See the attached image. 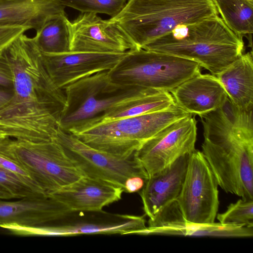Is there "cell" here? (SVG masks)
Listing matches in <instances>:
<instances>
[{
    "instance_id": "1",
    "label": "cell",
    "mask_w": 253,
    "mask_h": 253,
    "mask_svg": "<svg viewBox=\"0 0 253 253\" xmlns=\"http://www.w3.org/2000/svg\"><path fill=\"white\" fill-rule=\"evenodd\" d=\"M202 152L226 193L253 200V109L243 110L226 99L219 108L199 116Z\"/></svg>"
},
{
    "instance_id": "2",
    "label": "cell",
    "mask_w": 253,
    "mask_h": 253,
    "mask_svg": "<svg viewBox=\"0 0 253 253\" xmlns=\"http://www.w3.org/2000/svg\"><path fill=\"white\" fill-rule=\"evenodd\" d=\"M142 48L194 61L216 76L244 53V42L216 15L179 25Z\"/></svg>"
},
{
    "instance_id": "3",
    "label": "cell",
    "mask_w": 253,
    "mask_h": 253,
    "mask_svg": "<svg viewBox=\"0 0 253 253\" xmlns=\"http://www.w3.org/2000/svg\"><path fill=\"white\" fill-rule=\"evenodd\" d=\"M6 53L13 75L10 108L32 118L53 112L60 114L65 105L64 90L54 82L34 38L20 35Z\"/></svg>"
},
{
    "instance_id": "4",
    "label": "cell",
    "mask_w": 253,
    "mask_h": 253,
    "mask_svg": "<svg viewBox=\"0 0 253 253\" xmlns=\"http://www.w3.org/2000/svg\"><path fill=\"white\" fill-rule=\"evenodd\" d=\"M216 15L218 12L212 0H127L121 11L110 19L138 49L179 25Z\"/></svg>"
},
{
    "instance_id": "5",
    "label": "cell",
    "mask_w": 253,
    "mask_h": 253,
    "mask_svg": "<svg viewBox=\"0 0 253 253\" xmlns=\"http://www.w3.org/2000/svg\"><path fill=\"white\" fill-rule=\"evenodd\" d=\"M190 115L175 104L164 110L133 117L93 119L69 132L95 149L128 158L163 128Z\"/></svg>"
},
{
    "instance_id": "6",
    "label": "cell",
    "mask_w": 253,
    "mask_h": 253,
    "mask_svg": "<svg viewBox=\"0 0 253 253\" xmlns=\"http://www.w3.org/2000/svg\"><path fill=\"white\" fill-rule=\"evenodd\" d=\"M63 90L65 105L60 114L59 125L60 128L67 132L115 107L155 91L119 85L112 81L109 71L79 79Z\"/></svg>"
},
{
    "instance_id": "7",
    "label": "cell",
    "mask_w": 253,
    "mask_h": 253,
    "mask_svg": "<svg viewBox=\"0 0 253 253\" xmlns=\"http://www.w3.org/2000/svg\"><path fill=\"white\" fill-rule=\"evenodd\" d=\"M201 68L191 60L138 48L128 51L109 73L112 81L120 86L170 92L201 73Z\"/></svg>"
},
{
    "instance_id": "8",
    "label": "cell",
    "mask_w": 253,
    "mask_h": 253,
    "mask_svg": "<svg viewBox=\"0 0 253 253\" xmlns=\"http://www.w3.org/2000/svg\"><path fill=\"white\" fill-rule=\"evenodd\" d=\"M0 153L24 169L47 195L84 176L55 138L31 141L9 138L0 146Z\"/></svg>"
},
{
    "instance_id": "9",
    "label": "cell",
    "mask_w": 253,
    "mask_h": 253,
    "mask_svg": "<svg viewBox=\"0 0 253 253\" xmlns=\"http://www.w3.org/2000/svg\"><path fill=\"white\" fill-rule=\"evenodd\" d=\"M55 138L84 176L110 182L122 187L124 191L128 178L140 176L147 180L149 178L134 155L124 158L98 150L60 128Z\"/></svg>"
},
{
    "instance_id": "10",
    "label": "cell",
    "mask_w": 253,
    "mask_h": 253,
    "mask_svg": "<svg viewBox=\"0 0 253 253\" xmlns=\"http://www.w3.org/2000/svg\"><path fill=\"white\" fill-rule=\"evenodd\" d=\"M218 185L202 152L189 155L181 189L176 201L183 218L198 224L215 222L219 208Z\"/></svg>"
},
{
    "instance_id": "11",
    "label": "cell",
    "mask_w": 253,
    "mask_h": 253,
    "mask_svg": "<svg viewBox=\"0 0 253 253\" xmlns=\"http://www.w3.org/2000/svg\"><path fill=\"white\" fill-rule=\"evenodd\" d=\"M197 123L190 115L163 128L135 151L134 157L149 177L196 149Z\"/></svg>"
},
{
    "instance_id": "12",
    "label": "cell",
    "mask_w": 253,
    "mask_h": 253,
    "mask_svg": "<svg viewBox=\"0 0 253 253\" xmlns=\"http://www.w3.org/2000/svg\"><path fill=\"white\" fill-rule=\"evenodd\" d=\"M70 51L122 53L138 49L126 33L110 18L82 13L69 20Z\"/></svg>"
},
{
    "instance_id": "13",
    "label": "cell",
    "mask_w": 253,
    "mask_h": 253,
    "mask_svg": "<svg viewBox=\"0 0 253 253\" xmlns=\"http://www.w3.org/2000/svg\"><path fill=\"white\" fill-rule=\"evenodd\" d=\"M146 227L143 216L105 213L103 217L66 221L54 225H17L14 231L16 235L24 237L115 234L141 235Z\"/></svg>"
},
{
    "instance_id": "14",
    "label": "cell",
    "mask_w": 253,
    "mask_h": 253,
    "mask_svg": "<svg viewBox=\"0 0 253 253\" xmlns=\"http://www.w3.org/2000/svg\"><path fill=\"white\" fill-rule=\"evenodd\" d=\"M166 235L223 238H248L253 236V227L219 222L198 224L186 220L176 200L163 208L152 219L141 235Z\"/></svg>"
},
{
    "instance_id": "15",
    "label": "cell",
    "mask_w": 253,
    "mask_h": 253,
    "mask_svg": "<svg viewBox=\"0 0 253 253\" xmlns=\"http://www.w3.org/2000/svg\"><path fill=\"white\" fill-rule=\"evenodd\" d=\"M126 53L68 51L50 53L43 52L51 77L56 85L62 89L84 77L98 72L111 70Z\"/></svg>"
},
{
    "instance_id": "16",
    "label": "cell",
    "mask_w": 253,
    "mask_h": 253,
    "mask_svg": "<svg viewBox=\"0 0 253 253\" xmlns=\"http://www.w3.org/2000/svg\"><path fill=\"white\" fill-rule=\"evenodd\" d=\"M0 200V225L13 223L25 226L48 224L62 219L72 211L50 195Z\"/></svg>"
},
{
    "instance_id": "17",
    "label": "cell",
    "mask_w": 253,
    "mask_h": 253,
    "mask_svg": "<svg viewBox=\"0 0 253 253\" xmlns=\"http://www.w3.org/2000/svg\"><path fill=\"white\" fill-rule=\"evenodd\" d=\"M123 189L102 180L83 176L50 196L73 212H95L122 198Z\"/></svg>"
},
{
    "instance_id": "18",
    "label": "cell",
    "mask_w": 253,
    "mask_h": 253,
    "mask_svg": "<svg viewBox=\"0 0 253 253\" xmlns=\"http://www.w3.org/2000/svg\"><path fill=\"white\" fill-rule=\"evenodd\" d=\"M170 93L178 107L199 116L219 108L228 97L217 78L209 74L200 73L186 80Z\"/></svg>"
},
{
    "instance_id": "19",
    "label": "cell",
    "mask_w": 253,
    "mask_h": 253,
    "mask_svg": "<svg viewBox=\"0 0 253 253\" xmlns=\"http://www.w3.org/2000/svg\"><path fill=\"white\" fill-rule=\"evenodd\" d=\"M190 154L149 177L141 189L143 210L153 219L166 206L176 200L182 188Z\"/></svg>"
},
{
    "instance_id": "20",
    "label": "cell",
    "mask_w": 253,
    "mask_h": 253,
    "mask_svg": "<svg viewBox=\"0 0 253 253\" xmlns=\"http://www.w3.org/2000/svg\"><path fill=\"white\" fill-rule=\"evenodd\" d=\"M60 0H0V25H21L36 31L66 13Z\"/></svg>"
},
{
    "instance_id": "21",
    "label": "cell",
    "mask_w": 253,
    "mask_h": 253,
    "mask_svg": "<svg viewBox=\"0 0 253 253\" xmlns=\"http://www.w3.org/2000/svg\"><path fill=\"white\" fill-rule=\"evenodd\" d=\"M224 87L231 102L243 110L253 107V54L243 53L215 76Z\"/></svg>"
},
{
    "instance_id": "22",
    "label": "cell",
    "mask_w": 253,
    "mask_h": 253,
    "mask_svg": "<svg viewBox=\"0 0 253 253\" xmlns=\"http://www.w3.org/2000/svg\"><path fill=\"white\" fill-rule=\"evenodd\" d=\"M175 104L170 92L157 91L115 107L94 119L115 120L139 116L164 110Z\"/></svg>"
},
{
    "instance_id": "23",
    "label": "cell",
    "mask_w": 253,
    "mask_h": 253,
    "mask_svg": "<svg viewBox=\"0 0 253 253\" xmlns=\"http://www.w3.org/2000/svg\"><path fill=\"white\" fill-rule=\"evenodd\" d=\"M226 26L243 37L253 32V0H212Z\"/></svg>"
},
{
    "instance_id": "24",
    "label": "cell",
    "mask_w": 253,
    "mask_h": 253,
    "mask_svg": "<svg viewBox=\"0 0 253 253\" xmlns=\"http://www.w3.org/2000/svg\"><path fill=\"white\" fill-rule=\"evenodd\" d=\"M69 19L63 14L46 22L34 37L37 44L45 53L70 51Z\"/></svg>"
},
{
    "instance_id": "25",
    "label": "cell",
    "mask_w": 253,
    "mask_h": 253,
    "mask_svg": "<svg viewBox=\"0 0 253 253\" xmlns=\"http://www.w3.org/2000/svg\"><path fill=\"white\" fill-rule=\"evenodd\" d=\"M65 7L82 13L105 14L111 18L118 15L124 8L127 0H60Z\"/></svg>"
},
{
    "instance_id": "26",
    "label": "cell",
    "mask_w": 253,
    "mask_h": 253,
    "mask_svg": "<svg viewBox=\"0 0 253 253\" xmlns=\"http://www.w3.org/2000/svg\"><path fill=\"white\" fill-rule=\"evenodd\" d=\"M219 222L239 226L253 227V200H238L230 204L225 211L217 213Z\"/></svg>"
},
{
    "instance_id": "27",
    "label": "cell",
    "mask_w": 253,
    "mask_h": 253,
    "mask_svg": "<svg viewBox=\"0 0 253 253\" xmlns=\"http://www.w3.org/2000/svg\"><path fill=\"white\" fill-rule=\"evenodd\" d=\"M0 188L8 192L12 199L46 195L27 182L0 167Z\"/></svg>"
},
{
    "instance_id": "28",
    "label": "cell",
    "mask_w": 253,
    "mask_h": 253,
    "mask_svg": "<svg viewBox=\"0 0 253 253\" xmlns=\"http://www.w3.org/2000/svg\"><path fill=\"white\" fill-rule=\"evenodd\" d=\"M30 30L21 25H0V51L7 49L20 35Z\"/></svg>"
},
{
    "instance_id": "29",
    "label": "cell",
    "mask_w": 253,
    "mask_h": 253,
    "mask_svg": "<svg viewBox=\"0 0 253 253\" xmlns=\"http://www.w3.org/2000/svg\"><path fill=\"white\" fill-rule=\"evenodd\" d=\"M0 167L18 176L31 185L37 191L46 194L45 193L33 180L30 174L24 169L12 160L0 153Z\"/></svg>"
},
{
    "instance_id": "30",
    "label": "cell",
    "mask_w": 253,
    "mask_h": 253,
    "mask_svg": "<svg viewBox=\"0 0 253 253\" xmlns=\"http://www.w3.org/2000/svg\"><path fill=\"white\" fill-rule=\"evenodd\" d=\"M13 75L6 49L0 51V87L12 89Z\"/></svg>"
},
{
    "instance_id": "31",
    "label": "cell",
    "mask_w": 253,
    "mask_h": 253,
    "mask_svg": "<svg viewBox=\"0 0 253 253\" xmlns=\"http://www.w3.org/2000/svg\"><path fill=\"white\" fill-rule=\"evenodd\" d=\"M147 180L140 176H133L128 178L126 181L124 192L134 193L141 190Z\"/></svg>"
},
{
    "instance_id": "32",
    "label": "cell",
    "mask_w": 253,
    "mask_h": 253,
    "mask_svg": "<svg viewBox=\"0 0 253 253\" xmlns=\"http://www.w3.org/2000/svg\"><path fill=\"white\" fill-rule=\"evenodd\" d=\"M12 89L0 87V108L6 104L11 99Z\"/></svg>"
},
{
    "instance_id": "33",
    "label": "cell",
    "mask_w": 253,
    "mask_h": 253,
    "mask_svg": "<svg viewBox=\"0 0 253 253\" xmlns=\"http://www.w3.org/2000/svg\"><path fill=\"white\" fill-rule=\"evenodd\" d=\"M12 199L11 195L6 191L0 188V200H9Z\"/></svg>"
},
{
    "instance_id": "34",
    "label": "cell",
    "mask_w": 253,
    "mask_h": 253,
    "mask_svg": "<svg viewBox=\"0 0 253 253\" xmlns=\"http://www.w3.org/2000/svg\"><path fill=\"white\" fill-rule=\"evenodd\" d=\"M9 138L5 134L0 131V146L5 140Z\"/></svg>"
}]
</instances>
